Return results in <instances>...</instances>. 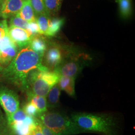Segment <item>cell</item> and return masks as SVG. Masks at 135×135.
Segmentation results:
<instances>
[{
  "mask_svg": "<svg viewBox=\"0 0 135 135\" xmlns=\"http://www.w3.org/2000/svg\"><path fill=\"white\" fill-rule=\"evenodd\" d=\"M42 57L29 46L20 51L10 64L3 70V75L8 80L28 90V77L35 70H48L42 64Z\"/></svg>",
  "mask_w": 135,
  "mask_h": 135,
  "instance_id": "obj_1",
  "label": "cell"
},
{
  "mask_svg": "<svg viewBox=\"0 0 135 135\" xmlns=\"http://www.w3.org/2000/svg\"><path fill=\"white\" fill-rule=\"evenodd\" d=\"M71 117L76 124L86 133L117 135V122L114 117L109 114L80 112L73 113Z\"/></svg>",
  "mask_w": 135,
  "mask_h": 135,
  "instance_id": "obj_2",
  "label": "cell"
},
{
  "mask_svg": "<svg viewBox=\"0 0 135 135\" xmlns=\"http://www.w3.org/2000/svg\"><path fill=\"white\" fill-rule=\"evenodd\" d=\"M38 119L55 135H75L86 133L78 126L71 118L59 112H46Z\"/></svg>",
  "mask_w": 135,
  "mask_h": 135,
  "instance_id": "obj_3",
  "label": "cell"
},
{
  "mask_svg": "<svg viewBox=\"0 0 135 135\" xmlns=\"http://www.w3.org/2000/svg\"><path fill=\"white\" fill-rule=\"evenodd\" d=\"M60 77L55 71L35 70L28 77V89L30 87V91L35 95L46 97L50 89L58 84Z\"/></svg>",
  "mask_w": 135,
  "mask_h": 135,
  "instance_id": "obj_4",
  "label": "cell"
},
{
  "mask_svg": "<svg viewBox=\"0 0 135 135\" xmlns=\"http://www.w3.org/2000/svg\"><path fill=\"white\" fill-rule=\"evenodd\" d=\"M19 98L15 92L6 88L0 89V105L7 118L9 117L19 109Z\"/></svg>",
  "mask_w": 135,
  "mask_h": 135,
  "instance_id": "obj_5",
  "label": "cell"
},
{
  "mask_svg": "<svg viewBox=\"0 0 135 135\" xmlns=\"http://www.w3.org/2000/svg\"><path fill=\"white\" fill-rule=\"evenodd\" d=\"M18 46L8 34L0 40V67L8 65L16 56Z\"/></svg>",
  "mask_w": 135,
  "mask_h": 135,
  "instance_id": "obj_6",
  "label": "cell"
},
{
  "mask_svg": "<svg viewBox=\"0 0 135 135\" xmlns=\"http://www.w3.org/2000/svg\"><path fill=\"white\" fill-rule=\"evenodd\" d=\"M79 58L74 57L66 60L64 59L63 62L54 70V71L58 73L60 76L76 78L83 66Z\"/></svg>",
  "mask_w": 135,
  "mask_h": 135,
  "instance_id": "obj_7",
  "label": "cell"
},
{
  "mask_svg": "<svg viewBox=\"0 0 135 135\" xmlns=\"http://www.w3.org/2000/svg\"><path fill=\"white\" fill-rule=\"evenodd\" d=\"M16 135H30L38 123L37 118L28 116L25 119L8 123Z\"/></svg>",
  "mask_w": 135,
  "mask_h": 135,
  "instance_id": "obj_8",
  "label": "cell"
},
{
  "mask_svg": "<svg viewBox=\"0 0 135 135\" xmlns=\"http://www.w3.org/2000/svg\"><path fill=\"white\" fill-rule=\"evenodd\" d=\"M8 35L17 46L21 49L29 46L33 38L25 29L12 26L8 28Z\"/></svg>",
  "mask_w": 135,
  "mask_h": 135,
  "instance_id": "obj_9",
  "label": "cell"
},
{
  "mask_svg": "<svg viewBox=\"0 0 135 135\" xmlns=\"http://www.w3.org/2000/svg\"><path fill=\"white\" fill-rule=\"evenodd\" d=\"M64 57V51L60 46H52L47 51L45 56L46 63L48 68L54 70L63 62Z\"/></svg>",
  "mask_w": 135,
  "mask_h": 135,
  "instance_id": "obj_10",
  "label": "cell"
},
{
  "mask_svg": "<svg viewBox=\"0 0 135 135\" xmlns=\"http://www.w3.org/2000/svg\"><path fill=\"white\" fill-rule=\"evenodd\" d=\"M24 0H4L0 9V17L7 19L19 13Z\"/></svg>",
  "mask_w": 135,
  "mask_h": 135,
  "instance_id": "obj_11",
  "label": "cell"
},
{
  "mask_svg": "<svg viewBox=\"0 0 135 135\" xmlns=\"http://www.w3.org/2000/svg\"><path fill=\"white\" fill-rule=\"evenodd\" d=\"M75 79L74 78L60 76L58 86L61 90L66 92L69 96L74 97L75 96Z\"/></svg>",
  "mask_w": 135,
  "mask_h": 135,
  "instance_id": "obj_12",
  "label": "cell"
},
{
  "mask_svg": "<svg viewBox=\"0 0 135 135\" xmlns=\"http://www.w3.org/2000/svg\"><path fill=\"white\" fill-rule=\"evenodd\" d=\"M28 101L33 104L38 110L40 114L48 111L47 99L46 97L34 94L30 91L28 92Z\"/></svg>",
  "mask_w": 135,
  "mask_h": 135,
  "instance_id": "obj_13",
  "label": "cell"
},
{
  "mask_svg": "<svg viewBox=\"0 0 135 135\" xmlns=\"http://www.w3.org/2000/svg\"><path fill=\"white\" fill-rule=\"evenodd\" d=\"M60 95L61 89L57 84L50 89L46 97L47 108L53 109L58 107L60 104Z\"/></svg>",
  "mask_w": 135,
  "mask_h": 135,
  "instance_id": "obj_14",
  "label": "cell"
},
{
  "mask_svg": "<svg viewBox=\"0 0 135 135\" xmlns=\"http://www.w3.org/2000/svg\"><path fill=\"white\" fill-rule=\"evenodd\" d=\"M17 16L29 23L36 20L34 10L29 0H24L22 8Z\"/></svg>",
  "mask_w": 135,
  "mask_h": 135,
  "instance_id": "obj_15",
  "label": "cell"
},
{
  "mask_svg": "<svg viewBox=\"0 0 135 135\" xmlns=\"http://www.w3.org/2000/svg\"><path fill=\"white\" fill-rule=\"evenodd\" d=\"M29 46L33 51L42 57L46 51L47 47L44 39L37 35L33 37Z\"/></svg>",
  "mask_w": 135,
  "mask_h": 135,
  "instance_id": "obj_16",
  "label": "cell"
},
{
  "mask_svg": "<svg viewBox=\"0 0 135 135\" xmlns=\"http://www.w3.org/2000/svg\"><path fill=\"white\" fill-rule=\"evenodd\" d=\"M65 22V19L61 18H55L50 20L48 30L46 36L53 37L61 30Z\"/></svg>",
  "mask_w": 135,
  "mask_h": 135,
  "instance_id": "obj_17",
  "label": "cell"
},
{
  "mask_svg": "<svg viewBox=\"0 0 135 135\" xmlns=\"http://www.w3.org/2000/svg\"><path fill=\"white\" fill-rule=\"evenodd\" d=\"M36 19L39 27L40 34L47 35L48 30L49 22L50 20L49 18L48 15H37Z\"/></svg>",
  "mask_w": 135,
  "mask_h": 135,
  "instance_id": "obj_18",
  "label": "cell"
},
{
  "mask_svg": "<svg viewBox=\"0 0 135 135\" xmlns=\"http://www.w3.org/2000/svg\"><path fill=\"white\" fill-rule=\"evenodd\" d=\"M29 1L36 16L39 15L49 16V14L45 7L43 0H29Z\"/></svg>",
  "mask_w": 135,
  "mask_h": 135,
  "instance_id": "obj_19",
  "label": "cell"
},
{
  "mask_svg": "<svg viewBox=\"0 0 135 135\" xmlns=\"http://www.w3.org/2000/svg\"><path fill=\"white\" fill-rule=\"evenodd\" d=\"M118 4L121 14L124 17H129L132 14L130 0H116Z\"/></svg>",
  "mask_w": 135,
  "mask_h": 135,
  "instance_id": "obj_20",
  "label": "cell"
},
{
  "mask_svg": "<svg viewBox=\"0 0 135 135\" xmlns=\"http://www.w3.org/2000/svg\"><path fill=\"white\" fill-rule=\"evenodd\" d=\"M49 14L57 13L60 9L62 0H43Z\"/></svg>",
  "mask_w": 135,
  "mask_h": 135,
  "instance_id": "obj_21",
  "label": "cell"
},
{
  "mask_svg": "<svg viewBox=\"0 0 135 135\" xmlns=\"http://www.w3.org/2000/svg\"><path fill=\"white\" fill-rule=\"evenodd\" d=\"M28 23L29 22L25 21L18 16L16 15L13 17H12L10 20V26L18 27L26 30Z\"/></svg>",
  "mask_w": 135,
  "mask_h": 135,
  "instance_id": "obj_22",
  "label": "cell"
},
{
  "mask_svg": "<svg viewBox=\"0 0 135 135\" xmlns=\"http://www.w3.org/2000/svg\"><path fill=\"white\" fill-rule=\"evenodd\" d=\"M23 110L28 116L37 118L40 115L38 110L31 102H28L23 107Z\"/></svg>",
  "mask_w": 135,
  "mask_h": 135,
  "instance_id": "obj_23",
  "label": "cell"
},
{
  "mask_svg": "<svg viewBox=\"0 0 135 135\" xmlns=\"http://www.w3.org/2000/svg\"><path fill=\"white\" fill-rule=\"evenodd\" d=\"M26 30H27L29 34L33 37L38 34H40L39 27L36 20L28 23L27 28Z\"/></svg>",
  "mask_w": 135,
  "mask_h": 135,
  "instance_id": "obj_24",
  "label": "cell"
},
{
  "mask_svg": "<svg viewBox=\"0 0 135 135\" xmlns=\"http://www.w3.org/2000/svg\"><path fill=\"white\" fill-rule=\"evenodd\" d=\"M8 34V25L7 21L4 20L0 21V40Z\"/></svg>",
  "mask_w": 135,
  "mask_h": 135,
  "instance_id": "obj_25",
  "label": "cell"
},
{
  "mask_svg": "<svg viewBox=\"0 0 135 135\" xmlns=\"http://www.w3.org/2000/svg\"><path fill=\"white\" fill-rule=\"evenodd\" d=\"M38 120L39 126L40 127V129L43 135H55L52 131L50 129H49L48 127L43 125L40 121H39L38 119Z\"/></svg>",
  "mask_w": 135,
  "mask_h": 135,
  "instance_id": "obj_26",
  "label": "cell"
},
{
  "mask_svg": "<svg viewBox=\"0 0 135 135\" xmlns=\"http://www.w3.org/2000/svg\"><path fill=\"white\" fill-rule=\"evenodd\" d=\"M31 135H43L42 133L40 127L39 126V124H38V120L37 125L36 126V127L35 128L34 130L32 131Z\"/></svg>",
  "mask_w": 135,
  "mask_h": 135,
  "instance_id": "obj_27",
  "label": "cell"
},
{
  "mask_svg": "<svg viewBox=\"0 0 135 135\" xmlns=\"http://www.w3.org/2000/svg\"><path fill=\"white\" fill-rule=\"evenodd\" d=\"M0 135H8L7 133L6 130L2 125L0 126Z\"/></svg>",
  "mask_w": 135,
  "mask_h": 135,
  "instance_id": "obj_28",
  "label": "cell"
},
{
  "mask_svg": "<svg viewBox=\"0 0 135 135\" xmlns=\"http://www.w3.org/2000/svg\"><path fill=\"white\" fill-rule=\"evenodd\" d=\"M4 121V118L3 116L2 115V113L1 112V111L0 110V126L2 125V124L3 123Z\"/></svg>",
  "mask_w": 135,
  "mask_h": 135,
  "instance_id": "obj_29",
  "label": "cell"
},
{
  "mask_svg": "<svg viewBox=\"0 0 135 135\" xmlns=\"http://www.w3.org/2000/svg\"><path fill=\"white\" fill-rule=\"evenodd\" d=\"M2 70V68H1V67H0V71H1V70Z\"/></svg>",
  "mask_w": 135,
  "mask_h": 135,
  "instance_id": "obj_30",
  "label": "cell"
},
{
  "mask_svg": "<svg viewBox=\"0 0 135 135\" xmlns=\"http://www.w3.org/2000/svg\"><path fill=\"white\" fill-rule=\"evenodd\" d=\"M1 0H0V4H1Z\"/></svg>",
  "mask_w": 135,
  "mask_h": 135,
  "instance_id": "obj_31",
  "label": "cell"
},
{
  "mask_svg": "<svg viewBox=\"0 0 135 135\" xmlns=\"http://www.w3.org/2000/svg\"></svg>",
  "mask_w": 135,
  "mask_h": 135,
  "instance_id": "obj_32",
  "label": "cell"
}]
</instances>
